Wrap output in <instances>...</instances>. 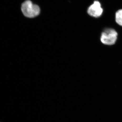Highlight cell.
Masks as SVG:
<instances>
[{"mask_svg":"<svg viewBox=\"0 0 122 122\" xmlns=\"http://www.w3.org/2000/svg\"><path fill=\"white\" fill-rule=\"evenodd\" d=\"M118 36V33L114 29H106L102 33L100 40L102 43L105 45H113L116 42Z\"/></svg>","mask_w":122,"mask_h":122,"instance_id":"cell-2","label":"cell"},{"mask_svg":"<svg viewBox=\"0 0 122 122\" xmlns=\"http://www.w3.org/2000/svg\"><path fill=\"white\" fill-rule=\"evenodd\" d=\"M21 10L24 16L30 19L37 17L40 15L41 12L40 7L30 0H26L22 3Z\"/></svg>","mask_w":122,"mask_h":122,"instance_id":"cell-1","label":"cell"},{"mask_svg":"<svg viewBox=\"0 0 122 122\" xmlns=\"http://www.w3.org/2000/svg\"><path fill=\"white\" fill-rule=\"evenodd\" d=\"M103 9L101 7V4L98 1H94L93 4L88 8L87 13L90 16L93 17L97 18L102 15Z\"/></svg>","mask_w":122,"mask_h":122,"instance_id":"cell-3","label":"cell"},{"mask_svg":"<svg viewBox=\"0 0 122 122\" xmlns=\"http://www.w3.org/2000/svg\"><path fill=\"white\" fill-rule=\"evenodd\" d=\"M115 20L117 24L122 26V9L118 10L116 13Z\"/></svg>","mask_w":122,"mask_h":122,"instance_id":"cell-4","label":"cell"}]
</instances>
